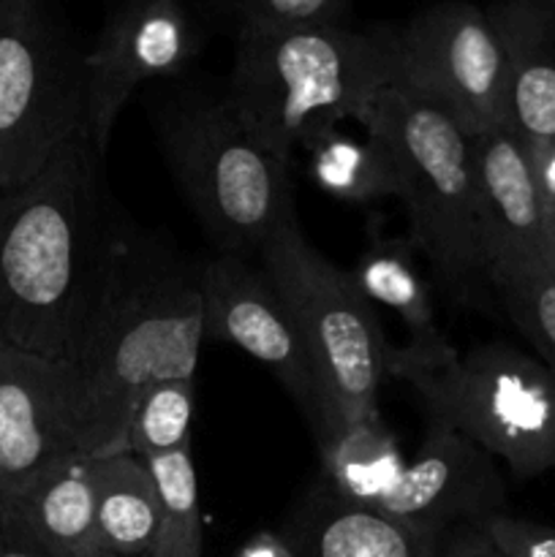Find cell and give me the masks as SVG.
I'll return each instance as SVG.
<instances>
[{
	"label": "cell",
	"mask_w": 555,
	"mask_h": 557,
	"mask_svg": "<svg viewBox=\"0 0 555 557\" xmlns=\"http://www.w3.org/2000/svg\"><path fill=\"white\" fill-rule=\"evenodd\" d=\"M201 330L199 267L120 215L90 310L65 368L85 457L128 451V419L158 381L194 379Z\"/></svg>",
	"instance_id": "cell-1"
},
{
	"label": "cell",
	"mask_w": 555,
	"mask_h": 557,
	"mask_svg": "<svg viewBox=\"0 0 555 557\" xmlns=\"http://www.w3.org/2000/svg\"><path fill=\"white\" fill-rule=\"evenodd\" d=\"M87 134L0 190V343L65 362L90 310L120 212Z\"/></svg>",
	"instance_id": "cell-2"
},
{
	"label": "cell",
	"mask_w": 555,
	"mask_h": 557,
	"mask_svg": "<svg viewBox=\"0 0 555 557\" xmlns=\"http://www.w3.org/2000/svg\"><path fill=\"white\" fill-rule=\"evenodd\" d=\"M397 30L330 25L239 30L226 101L250 139L288 161L294 147L343 120L368 123L397 79Z\"/></svg>",
	"instance_id": "cell-3"
},
{
	"label": "cell",
	"mask_w": 555,
	"mask_h": 557,
	"mask_svg": "<svg viewBox=\"0 0 555 557\" xmlns=\"http://www.w3.org/2000/svg\"><path fill=\"white\" fill-rule=\"evenodd\" d=\"M390 375L414 386L428 417L457 430L517 479L555 471V373L509 343L457 351L444 335L390 351Z\"/></svg>",
	"instance_id": "cell-4"
},
{
	"label": "cell",
	"mask_w": 555,
	"mask_h": 557,
	"mask_svg": "<svg viewBox=\"0 0 555 557\" xmlns=\"http://www.w3.org/2000/svg\"><path fill=\"white\" fill-rule=\"evenodd\" d=\"M156 134L169 172L221 253L259 259L272 234L297 218L288 161L250 139L226 98H166Z\"/></svg>",
	"instance_id": "cell-5"
},
{
	"label": "cell",
	"mask_w": 555,
	"mask_h": 557,
	"mask_svg": "<svg viewBox=\"0 0 555 557\" xmlns=\"http://www.w3.org/2000/svg\"><path fill=\"white\" fill-rule=\"evenodd\" d=\"M365 131L395 158L411 243L449 294L466 297L484 277L473 194L471 136L439 103L403 85L375 96Z\"/></svg>",
	"instance_id": "cell-6"
},
{
	"label": "cell",
	"mask_w": 555,
	"mask_h": 557,
	"mask_svg": "<svg viewBox=\"0 0 555 557\" xmlns=\"http://www.w3.org/2000/svg\"><path fill=\"white\" fill-rule=\"evenodd\" d=\"M259 264L294 313L337 424L375 417L392 346L351 272L310 248L299 218L272 234Z\"/></svg>",
	"instance_id": "cell-7"
},
{
	"label": "cell",
	"mask_w": 555,
	"mask_h": 557,
	"mask_svg": "<svg viewBox=\"0 0 555 557\" xmlns=\"http://www.w3.org/2000/svg\"><path fill=\"white\" fill-rule=\"evenodd\" d=\"M85 52L47 0H0V190L36 177L85 134Z\"/></svg>",
	"instance_id": "cell-8"
},
{
	"label": "cell",
	"mask_w": 555,
	"mask_h": 557,
	"mask_svg": "<svg viewBox=\"0 0 555 557\" xmlns=\"http://www.w3.org/2000/svg\"><path fill=\"white\" fill-rule=\"evenodd\" d=\"M397 79L439 103L468 136L509 125V69L488 9L441 0L397 30Z\"/></svg>",
	"instance_id": "cell-9"
},
{
	"label": "cell",
	"mask_w": 555,
	"mask_h": 557,
	"mask_svg": "<svg viewBox=\"0 0 555 557\" xmlns=\"http://www.w3.org/2000/svg\"><path fill=\"white\" fill-rule=\"evenodd\" d=\"M199 288L205 341L250 354L294 397L316 444L332 438L343 424L332 417L294 313L261 264L218 253L199 264Z\"/></svg>",
	"instance_id": "cell-10"
},
{
	"label": "cell",
	"mask_w": 555,
	"mask_h": 557,
	"mask_svg": "<svg viewBox=\"0 0 555 557\" xmlns=\"http://www.w3.org/2000/svg\"><path fill=\"white\" fill-rule=\"evenodd\" d=\"M201 33L190 0H123L85 52V134L107 156L114 123L134 90L174 76L196 58Z\"/></svg>",
	"instance_id": "cell-11"
},
{
	"label": "cell",
	"mask_w": 555,
	"mask_h": 557,
	"mask_svg": "<svg viewBox=\"0 0 555 557\" xmlns=\"http://www.w3.org/2000/svg\"><path fill=\"white\" fill-rule=\"evenodd\" d=\"M76 455L65 362L0 343V498H16Z\"/></svg>",
	"instance_id": "cell-12"
},
{
	"label": "cell",
	"mask_w": 555,
	"mask_h": 557,
	"mask_svg": "<svg viewBox=\"0 0 555 557\" xmlns=\"http://www.w3.org/2000/svg\"><path fill=\"white\" fill-rule=\"evenodd\" d=\"M504 506L506 487L495 457L457 430L430 419L417 457L379 511L441 536L455 525H482L488 517L501 515Z\"/></svg>",
	"instance_id": "cell-13"
},
{
	"label": "cell",
	"mask_w": 555,
	"mask_h": 557,
	"mask_svg": "<svg viewBox=\"0 0 555 557\" xmlns=\"http://www.w3.org/2000/svg\"><path fill=\"white\" fill-rule=\"evenodd\" d=\"M479 248L488 272L544 267L547 212L531 158L511 125L471 136Z\"/></svg>",
	"instance_id": "cell-14"
},
{
	"label": "cell",
	"mask_w": 555,
	"mask_h": 557,
	"mask_svg": "<svg viewBox=\"0 0 555 557\" xmlns=\"http://www.w3.org/2000/svg\"><path fill=\"white\" fill-rule=\"evenodd\" d=\"M281 539L292 557H433L439 542L381 511L346 504L324 482L303 495Z\"/></svg>",
	"instance_id": "cell-15"
},
{
	"label": "cell",
	"mask_w": 555,
	"mask_h": 557,
	"mask_svg": "<svg viewBox=\"0 0 555 557\" xmlns=\"http://www.w3.org/2000/svg\"><path fill=\"white\" fill-rule=\"evenodd\" d=\"M490 22L509 69V125L522 145L555 139V9L544 0H493Z\"/></svg>",
	"instance_id": "cell-16"
},
{
	"label": "cell",
	"mask_w": 555,
	"mask_h": 557,
	"mask_svg": "<svg viewBox=\"0 0 555 557\" xmlns=\"http://www.w3.org/2000/svg\"><path fill=\"white\" fill-rule=\"evenodd\" d=\"M5 504L54 557H112L98 531L92 457L60 462Z\"/></svg>",
	"instance_id": "cell-17"
},
{
	"label": "cell",
	"mask_w": 555,
	"mask_h": 557,
	"mask_svg": "<svg viewBox=\"0 0 555 557\" xmlns=\"http://www.w3.org/2000/svg\"><path fill=\"white\" fill-rule=\"evenodd\" d=\"M319 451L321 482L346 504L375 511L395 493L408 466L381 413L346 422Z\"/></svg>",
	"instance_id": "cell-18"
},
{
	"label": "cell",
	"mask_w": 555,
	"mask_h": 557,
	"mask_svg": "<svg viewBox=\"0 0 555 557\" xmlns=\"http://www.w3.org/2000/svg\"><path fill=\"white\" fill-rule=\"evenodd\" d=\"M98 531L112 557H152L158 539V490L134 451L92 457Z\"/></svg>",
	"instance_id": "cell-19"
},
{
	"label": "cell",
	"mask_w": 555,
	"mask_h": 557,
	"mask_svg": "<svg viewBox=\"0 0 555 557\" xmlns=\"http://www.w3.org/2000/svg\"><path fill=\"white\" fill-rule=\"evenodd\" d=\"M365 134V139H354L335 125L303 141L310 156V174L324 194L354 205L400 196V177L390 147L370 131Z\"/></svg>",
	"instance_id": "cell-20"
},
{
	"label": "cell",
	"mask_w": 555,
	"mask_h": 557,
	"mask_svg": "<svg viewBox=\"0 0 555 557\" xmlns=\"http://www.w3.org/2000/svg\"><path fill=\"white\" fill-rule=\"evenodd\" d=\"M417 245L411 237H373L359 256L351 277L373 305L395 310L411 330V341H435V308L428 283L422 281L414 259Z\"/></svg>",
	"instance_id": "cell-21"
},
{
	"label": "cell",
	"mask_w": 555,
	"mask_h": 557,
	"mask_svg": "<svg viewBox=\"0 0 555 557\" xmlns=\"http://www.w3.org/2000/svg\"><path fill=\"white\" fill-rule=\"evenodd\" d=\"M158 490V539L152 557H201V511L194 451L145 460Z\"/></svg>",
	"instance_id": "cell-22"
},
{
	"label": "cell",
	"mask_w": 555,
	"mask_h": 557,
	"mask_svg": "<svg viewBox=\"0 0 555 557\" xmlns=\"http://www.w3.org/2000/svg\"><path fill=\"white\" fill-rule=\"evenodd\" d=\"M196 381L169 379L158 381L141 392L128 419V451L141 460H156L172 451L188 449L194 428Z\"/></svg>",
	"instance_id": "cell-23"
},
{
	"label": "cell",
	"mask_w": 555,
	"mask_h": 557,
	"mask_svg": "<svg viewBox=\"0 0 555 557\" xmlns=\"http://www.w3.org/2000/svg\"><path fill=\"white\" fill-rule=\"evenodd\" d=\"M501 308L555 373V277L547 267L488 272Z\"/></svg>",
	"instance_id": "cell-24"
},
{
	"label": "cell",
	"mask_w": 555,
	"mask_h": 557,
	"mask_svg": "<svg viewBox=\"0 0 555 557\" xmlns=\"http://www.w3.org/2000/svg\"><path fill=\"white\" fill-rule=\"evenodd\" d=\"M239 30L330 25L341 22L351 0H196Z\"/></svg>",
	"instance_id": "cell-25"
},
{
	"label": "cell",
	"mask_w": 555,
	"mask_h": 557,
	"mask_svg": "<svg viewBox=\"0 0 555 557\" xmlns=\"http://www.w3.org/2000/svg\"><path fill=\"white\" fill-rule=\"evenodd\" d=\"M482 531L501 557H555V528L501 511L482 522Z\"/></svg>",
	"instance_id": "cell-26"
},
{
	"label": "cell",
	"mask_w": 555,
	"mask_h": 557,
	"mask_svg": "<svg viewBox=\"0 0 555 557\" xmlns=\"http://www.w3.org/2000/svg\"><path fill=\"white\" fill-rule=\"evenodd\" d=\"M0 557H54L5 500H0Z\"/></svg>",
	"instance_id": "cell-27"
},
{
	"label": "cell",
	"mask_w": 555,
	"mask_h": 557,
	"mask_svg": "<svg viewBox=\"0 0 555 557\" xmlns=\"http://www.w3.org/2000/svg\"><path fill=\"white\" fill-rule=\"evenodd\" d=\"M433 557H501L482 525H455L435 542Z\"/></svg>",
	"instance_id": "cell-28"
},
{
	"label": "cell",
	"mask_w": 555,
	"mask_h": 557,
	"mask_svg": "<svg viewBox=\"0 0 555 557\" xmlns=\"http://www.w3.org/2000/svg\"><path fill=\"white\" fill-rule=\"evenodd\" d=\"M531 158L533 177H536L539 196L544 201V212L555 210V139L542 141V145L526 147Z\"/></svg>",
	"instance_id": "cell-29"
},
{
	"label": "cell",
	"mask_w": 555,
	"mask_h": 557,
	"mask_svg": "<svg viewBox=\"0 0 555 557\" xmlns=\"http://www.w3.org/2000/svg\"><path fill=\"white\" fill-rule=\"evenodd\" d=\"M237 557H292L286 542L281 539V533H256Z\"/></svg>",
	"instance_id": "cell-30"
},
{
	"label": "cell",
	"mask_w": 555,
	"mask_h": 557,
	"mask_svg": "<svg viewBox=\"0 0 555 557\" xmlns=\"http://www.w3.org/2000/svg\"><path fill=\"white\" fill-rule=\"evenodd\" d=\"M544 267L555 277V210H547V228H544Z\"/></svg>",
	"instance_id": "cell-31"
},
{
	"label": "cell",
	"mask_w": 555,
	"mask_h": 557,
	"mask_svg": "<svg viewBox=\"0 0 555 557\" xmlns=\"http://www.w3.org/2000/svg\"><path fill=\"white\" fill-rule=\"evenodd\" d=\"M544 3H550V5H553V9H555V0H544Z\"/></svg>",
	"instance_id": "cell-32"
}]
</instances>
